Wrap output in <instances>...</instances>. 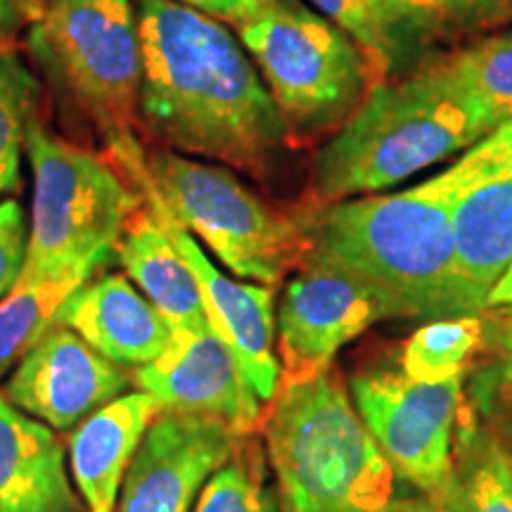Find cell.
<instances>
[{
	"instance_id": "obj_33",
	"label": "cell",
	"mask_w": 512,
	"mask_h": 512,
	"mask_svg": "<svg viewBox=\"0 0 512 512\" xmlns=\"http://www.w3.org/2000/svg\"><path fill=\"white\" fill-rule=\"evenodd\" d=\"M501 344H503V349H505V351H510V354H512V323H510V328L503 332Z\"/></svg>"
},
{
	"instance_id": "obj_7",
	"label": "cell",
	"mask_w": 512,
	"mask_h": 512,
	"mask_svg": "<svg viewBox=\"0 0 512 512\" xmlns=\"http://www.w3.org/2000/svg\"><path fill=\"white\" fill-rule=\"evenodd\" d=\"M27 41L107 147L136 136L143 53L131 0H38Z\"/></svg>"
},
{
	"instance_id": "obj_3",
	"label": "cell",
	"mask_w": 512,
	"mask_h": 512,
	"mask_svg": "<svg viewBox=\"0 0 512 512\" xmlns=\"http://www.w3.org/2000/svg\"><path fill=\"white\" fill-rule=\"evenodd\" d=\"M451 195L437 176L401 192L351 197L302 216L309 252L382 292L399 318L467 316L460 309Z\"/></svg>"
},
{
	"instance_id": "obj_4",
	"label": "cell",
	"mask_w": 512,
	"mask_h": 512,
	"mask_svg": "<svg viewBox=\"0 0 512 512\" xmlns=\"http://www.w3.org/2000/svg\"><path fill=\"white\" fill-rule=\"evenodd\" d=\"M259 434L283 512H434L403 494L335 366L280 387Z\"/></svg>"
},
{
	"instance_id": "obj_13",
	"label": "cell",
	"mask_w": 512,
	"mask_h": 512,
	"mask_svg": "<svg viewBox=\"0 0 512 512\" xmlns=\"http://www.w3.org/2000/svg\"><path fill=\"white\" fill-rule=\"evenodd\" d=\"M131 382L126 368L107 361L74 330L55 325L17 363L0 396L50 430L67 432L126 394Z\"/></svg>"
},
{
	"instance_id": "obj_12",
	"label": "cell",
	"mask_w": 512,
	"mask_h": 512,
	"mask_svg": "<svg viewBox=\"0 0 512 512\" xmlns=\"http://www.w3.org/2000/svg\"><path fill=\"white\" fill-rule=\"evenodd\" d=\"M437 178L453 202L460 309L477 313L512 261V121L467 147Z\"/></svg>"
},
{
	"instance_id": "obj_17",
	"label": "cell",
	"mask_w": 512,
	"mask_h": 512,
	"mask_svg": "<svg viewBox=\"0 0 512 512\" xmlns=\"http://www.w3.org/2000/svg\"><path fill=\"white\" fill-rule=\"evenodd\" d=\"M157 415V401L138 389L105 403L74 427L69 470L86 512L117 510L128 467Z\"/></svg>"
},
{
	"instance_id": "obj_24",
	"label": "cell",
	"mask_w": 512,
	"mask_h": 512,
	"mask_svg": "<svg viewBox=\"0 0 512 512\" xmlns=\"http://www.w3.org/2000/svg\"><path fill=\"white\" fill-rule=\"evenodd\" d=\"M399 27L418 43L501 29L512 22V0H380Z\"/></svg>"
},
{
	"instance_id": "obj_29",
	"label": "cell",
	"mask_w": 512,
	"mask_h": 512,
	"mask_svg": "<svg viewBox=\"0 0 512 512\" xmlns=\"http://www.w3.org/2000/svg\"><path fill=\"white\" fill-rule=\"evenodd\" d=\"M479 401L486 411L512 415V354L479 377Z\"/></svg>"
},
{
	"instance_id": "obj_30",
	"label": "cell",
	"mask_w": 512,
	"mask_h": 512,
	"mask_svg": "<svg viewBox=\"0 0 512 512\" xmlns=\"http://www.w3.org/2000/svg\"><path fill=\"white\" fill-rule=\"evenodd\" d=\"M176 3L202 12V15L219 19V22H228L233 27H238L240 22L252 17L254 12H259L266 0H176Z\"/></svg>"
},
{
	"instance_id": "obj_6",
	"label": "cell",
	"mask_w": 512,
	"mask_h": 512,
	"mask_svg": "<svg viewBox=\"0 0 512 512\" xmlns=\"http://www.w3.org/2000/svg\"><path fill=\"white\" fill-rule=\"evenodd\" d=\"M24 152L34 171V216L19 283L112 261L126 223L145 202L140 190L112 159L50 136L38 119L31 121Z\"/></svg>"
},
{
	"instance_id": "obj_11",
	"label": "cell",
	"mask_w": 512,
	"mask_h": 512,
	"mask_svg": "<svg viewBox=\"0 0 512 512\" xmlns=\"http://www.w3.org/2000/svg\"><path fill=\"white\" fill-rule=\"evenodd\" d=\"M389 318L399 316L373 285L347 268L306 254L275 311L280 387L328 373L339 349Z\"/></svg>"
},
{
	"instance_id": "obj_1",
	"label": "cell",
	"mask_w": 512,
	"mask_h": 512,
	"mask_svg": "<svg viewBox=\"0 0 512 512\" xmlns=\"http://www.w3.org/2000/svg\"><path fill=\"white\" fill-rule=\"evenodd\" d=\"M138 126L164 150L261 171L290 140L254 62L219 19L138 0Z\"/></svg>"
},
{
	"instance_id": "obj_22",
	"label": "cell",
	"mask_w": 512,
	"mask_h": 512,
	"mask_svg": "<svg viewBox=\"0 0 512 512\" xmlns=\"http://www.w3.org/2000/svg\"><path fill=\"white\" fill-rule=\"evenodd\" d=\"M479 344L482 320L475 313L427 320L401 347V373L415 382L460 380Z\"/></svg>"
},
{
	"instance_id": "obj_16",
	"label": "cell",
	"mask_w": 512,
	"mask_h": 512,
	"mask_svg": "<svg viewBox=\"0 0 512 512\" xmlns=\"http://www.w3.org/2000/svg\"><path fill=\"white\" fill-rule=\"evenodd\" d=\"M57 325L74 330L121 368H140L162 354L171 325L121 273H105L69 294Z\"/></svg>"
},
{
	"instance_id": "obj_9",
	"label": "cell",
	"mask_w": 512,
	"mask_h": 512,
	"mask_svg": "<svg viewBox=\"0 0 512 512\" xmlns=\"http://www.w3.org/2000/svg\"><path fill=\"white\" fill-rule=\"evenodd\" d=\"M349 394L394 475L437 503L453 477L463 377L430 384L401 370H370L354 375Z\"/></svg>"
},
{
	"instance_id": "obj_27",
	"label": "cell",
	"mask_w": 512,
	"mask_h": 512,
	"mask_svg": "<svg viewBox=\"0 0 512 512\" xmlns=\"http://www.w3.org/2000/svg\"><path fill=\"white\" fill-rule=\"evenodd\" d=\"M453 72L494 112L498 124L512 121V34L479 38L448 55Z\"/></svg>"
},
{
	"instance_id": "obj_21",
	"label": "cell",
	"mask_w": 512,
	"mask_h": 512,
	"mask_svg": "<svg viewBox=\"0 0 512 512\" xmlns=\"http://www.w3.org/2000/svg\"><path fill=\"white\" fill-rule=\"evenodd\" d=\"M434 512H512V458L494 437L460 432L453 477Z\"/></svg>"
},
{
	"instance_id": "obj_25",
	"label": "cell",
	"mask_w": 512,
	"mask_h": 512,
	"mask_svg": "<svg viewBox=\"0 0 512 512\" xmlns=\"http://www.w3.org/2000/svg\"><path fill=\"white\" fill-rule=\"evenodd\" d=\"M320 15L335 22L368 57L377 83L387 81L394 69L406 67L420 43L389 17L380 0H311Z\"/></svg>"
},
{
	"instance_id": "obj_18",
	"label": "cell",
	"mask_w": 512,
	"mask_h": 512,
	"mask_svg": "<svg viewBox=\"0 0 512 512\" xmlns=\"http://www.w3.org/2000/svg\"><path fill=\"white\" fill-rule=\"evenodd\" d=\"M0 512H86L55 430L0 396Z\"/></svg>"
},
{
	"instance_id": "obj_15",
	"label": "cell",
	"mask_w": 512,
	"mask_h": 512,
	"mask_svg": "<svg viewBox=\"0 0 512 512\" xmlns=\"http://www.w3.org/2000/svg\"><path fill=\"white\" fill-rule=\"evenodd\" d=\"M240 441L221 420L159 413L133 456L114 512H192L202 486Z\"/></svg>"
},
{
	"instance_id": "obj_8",
	"label": "cell",
	"mask_w": 512,
	"mask_h": 512,
	"mask_svg": "<svg viewBox=\"0 0 512 512\" xmlns=\"http://www.w3.org/2000/svg\"><path fill=\"white\" fill-rule=\"evenodd\" d=\"M147 174L169 214L238 280L275 287L306 259L302 221L266 204L226 166L157 150L147 155Z\"/></svg>"
},
{
	"instance_id": "obj_5",
	"label": "cell",
	"mask_w": 512,
	"mask_h": 512,
	"mask_svg": "<svg viewBox=\"0 0 512 512\" xmlns=\"http://www.w3.org/2000/svg\"><path fill=\"white\" fill-rule=\"evenodd\" d=\"M233 29L299 143L339 131L377 83L354 38L299 0H266Z\"/></svg>"
},
{
	"instance_id": "obj_26",
	"label": "cell",
	"mask_w": 512,
	"mask_h": 512,
	"mask_svg": "<svg viewBox=\"0 0 512 512\" xmlns=\"http://www.w3.org/2000/svg\"><path fill=\"white\" fill-rule=\"evenodd\" d=\"M41 86L12 48H0V200L22 183V152Z\"/></svg>"
},
{
	"instance_id": "obj_10",
	"label": "cell",
	"mask_w": 512,
	"mask_h": 512,
	"mask_svg": "<svg viewBox=\"0 0 512 512\" xmlns=\"http://www.w3.org/2000/svg\"><path fill=\"white\" fill-rule=\"evenodd\" d=\"M112 162L140 190L147 207L155 211L174 240L178 254L195 275L209 330L235 356L240 375L259 406L264 408L280 389V366L275 356V294L268 285H249L230 278L202 252L200 242L169 214L155 183L147 174V152L138 138L126 140L110 152Z\"/></svg>"
},
{
	"instance_id": "obj_23",
	"label": "cell",
	"mask_w": 512,
	"mask_h": 512,
	"mask_svg": "<svg viewBox=\"0 0 512 512\" xmlns=\"http://www.w3.org/2000/svg\"><path fill=\"white\" fill-rule=\"evenodd\" d=\"M271 477L264 444L256 434L242 437L233 456L202 486L192 512H283Z\"/></svg>"
},
{
	"instance_id": "obj_19",
	"label": "cell",
	"mask_w": 512,
	"mask_h": 512,
	"mask_svg": "<svg viewBox=\"0 0 512 512\" xmlns=\"http://www.w3.org/2000/svg\"><path fill=\"white\" fill-rule=\"evenodd\" d=\"M114 261L162 313L171 330L209 328L195 275L145 202L114 245Z\"/></svg>"
},
{
	"instance_id": "obj_32",
	"label": "cell",
	"mask_w": 512,
	"mask_h": 512,
	"mask_svg": "<svg viewBox=\"0 0 512 512\" xmlns=\"http://www.w3.org/2000/svg\"><path fill=\"white\" fill-rule=\"evenodd\" d=\"M486 306H512V261L486 297Z\"/></svg>"
},
{
	"instance_id": "obj_14",
	"label": "cell",
	"mask_w": 512,
	"mask_h": 512,
	"mask_svg": "<svg viewBox=\"0 0 512 512\" xmlns=\"http://www.w3.org/2000/svg\"><path fill=\"white\" fill-rule=\"evenodd\" d=\"M133 384L157 401L159 413L221 420L240 437L259 434L264 408L242 380L235 356L207 330H171L155 361L133 373Z\"/></svg>"
},
{
	"instance_id": "obj_31",
	"label": "cell",
	"mask_w": 512,
	"mask_h": 512,
	"mask_svg": "<svg viewBox=\"0 0 512 512\" xmlns=\"http://www.w3.org/2000/svg\"><path fill=\"white\" fill-rule=\"evenodd\" d=\"M27 12V0H0V34L15 29Z\"/></svg>"
},
{
	"instance_id": "obj_28",
	"label": "cell",
	"mask_w": 512,
	"mask_h": 512,
	"mask_svg": "<svg viewBox=\"0 0 512 512\" xmlns=\"http://www.w3.org/2000/svg\"><path fill=\"white\" fill-rule=\"evenodd\" d=\"M29 252V223L15 197L0 200V299L15 290Z\"/></svg>"
},
{
	"instance_id": "obj_2",
	"label": "cell",
	"mask_w": 512,
	"mask_h": 512,
	"mask_svg": "<svg viewBox=\"0 0 512 512\" xmlns=\"http://www.w3.org/2000/svg\"><path fill=\"white\" fill-rule=\"evenodd\" d=\"M501 126L448 57L380 81L313 159L316 207L375 195L465 152Z\"/></svg>"
},
{
	"instance_id": "obj_20",
	"label": "cell",
	"mask_w": 512,
	"mask_h": 512,
	"mask_svg": "<svg viewBox=\"0 0 512 512\" xmlns=\"http://www.w3.org/2000/svg\"><path fill=\"white\" fill-rule=\"evenodd\" d=\"M110 261H93L74 271L53 275L34 283H17L0 299V377L29 354L41 337L57 325V313L69 294L100 273Z\"/></svg>"
}]
</instances>
